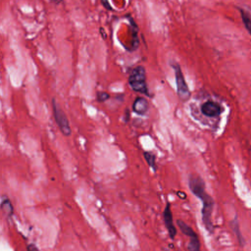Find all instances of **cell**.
<instances>
[{
  "instance_id": "17",
  "label": "cell",
  "mask_w": 251,
  "mask_h": 251,
  "mask_svg": "<svg viewBox=\"0 0 251 251\" xmlns=\"http://www.w3.org/2000/svg\"><path fill=\"white\" fill-rule=\"evenodd\" d=\"M250 151H251V148H250Z\"/></svg>"
},
{
  "instance_id": "10",
  "label": "cell",
  "mask_w": 251,
  "mask_h": 251,
  "mask_svg": "<svg viewBox=\"0 0 251 251\" xmlns=\"http://www.w3.org/2000/svg\"><path fill=\"white\" fill-rule=\"evenodd\" d=\"M230 225H231V228H232V230H233V232H234V234H235V237H236L238 243H239L241 246H243L244 243H245V239H244V237H243V235H242V232H241V230H240L239 223H238L236 217L231 221Z\"/></svg>"
},
{
  "instance_id": "12",
  "label": "cell",
  "mask_w": 251,
  "mask_h": 251,
  "mask_svg": "<svg viewBox=\"0 0 251 251\" xmlns=\"http://www.w3.org/2000/svg\"><path fill=\"white\" fill-rule=\"evenodd\" d=\"M144 159L146 161V163L148 164V166L155 172L157 170V165H156V156L155 154H153L152 152L149 151H145L143 153Z\"/></svg>"
},
{
  "instance_id": "4",
  "label": "cell",
  "mask_w": 251,
  "mask_h": 251,
  "mask_svg": "<svg viewBox=\"0 0 251 251\" xmlns=\"http://www.w3.org/2000/svg\"><path fill=\"white\" fill-rule=\"evenodd\" d=\"M176 226L179 227L180 231L189 239L187 244L188 251H201L200 239L197 232L182 220H176Z\"/></svg>"
},
{
  "instance_id": "13",
  "label": "cell",
  "mask_w": 251,
  "mask_h": 251,
  "mask_svg": "<svg viewBox=\"0 0 251 251\" xmlns=\"http://www.w3.org/2000/svg\"><path fill=\"white\" fill-rule=\"evenodd\" d=\"M109 98H110V96H109V94L106 93V92H98V93H97V99H98V101H100V102H104V101H106V100L109 99Z\"/></svg>"
},
{
  "instance_id": "1",
  "label": "cell",
  "mask_w": 251,
  "mask_h": 251,
  "mask_svg": "<svg viewBox=\"0 0 251 251\" xmlns=\"http://www.w3.org/2000/svg\"><path fill=\"white\" fill-rule=\"evenodd\" d=\"M188 187L190 191L202 202L201 217L202 223L205 226V229L212 234L214 232V225L212 222V214L214 209V199L206 191L205 181L203 178L197 175H190L188 177Z\"/></svg>"
},
{
  "instance_id": "5",
  "label": "cell",
  "mask_w": 251,
  "mask_h": 251,
  "mask_svg": "<svg viewBox=\"0 0 251 251\" xmlns=\"http://www.w3.org/2000/svg\"><path fill=\"white\" fill-rule=\"evenodd\" d=\"M52 111H53V116L56 121V124L59 126L61 132L65 136H70L72 133V130H71L69 120H68L66 114L64 113V111L58 105L55 98L52 99Z\"/></svg>"
},
{
  "instance_id": "11",
  "label": "cell",
  "mask_w": 251,
  "mask_h": 251,
  "mask_svg": "<svg viewBox=\"0 0 251 251\" xmlns=\"http://www.w3.org/2000/svg\"><path fill=\"white\" fill-rule=\"evenodd\" d=\"M239 13L245 28L251 34V13L242 8H239Z\"/></svg>"
},
{
  "instance_id": "3",
  "label": "cell",
  "mask_w": 251,
  "mask_h": 251,
  "mask_svg": "<svg viewBox=\"0 0 251 251\" xmlns=\"http://www.w3.org/2000/svg\"><path fill=\"white\" fill-rule=\"evenodd\" d=\"M171 67H172V69L174 70V73H175L177 96H178V98L181 101L185 102V101H187L190 98L191 94H190V90H189V88H188V86H187V84L185 82V79H184L181 68L175 61L171 62Z\"/></svg>"
},
{
  "instance_id": "9",
  "label": "cell",
  "mask_w": 251,
  "mask_h": 251,
  "mask_svg": "<svg viewBox=\"0 0 251 251\" xmlns=\"http://www.w3.org/2000/svg\"><path fill=\"white\" fill-rule=\"evenodd\" d=\"M0 205H1V210L3 214L7 217V219L12 218L14 215V206L7 195H2Z\"/></svg>"
},
{
  "instance_id": "16",
  "label": "cell",
  "mask_w": 251,
  "mask_h": 251,
  "mask_svg": "<svg viewBox=\"0 0 251 251\" xmlns=\"http://www.w3.org/2000/svg\"><path fill=\"white\" fill-rule=\"evenodd\" d=\"M51 1H52L54 4H60L63 0H51Z\"/></svg>"
},
{
  "instance_id": "15",
  "label": "cell",
  "mask_w": 251,
  "mask_h": 251,
  "mask_svg": "<svg viewBox=\"0 0 251 251\" xmlns=\"http://www.w3.org/2000/svg\"><path fill=\"white\" fill-rule=\"evenodd\" d=\"M101 3L107 10H112V7L109 4V0H101Z\"/></svg>"
},
{
  "instance_id": "8",
  "label": "cell",
  "mask_w": 251,
  "mask_h": 251,
  "mask_svg": "<svg viewBox=\"0 0 251 251\" xmlns=\"http://www.w3.org/2000/svg\"><path fill=\"white\" fill-rule=\"evenodd\" d=\"M148 101L143 97H136L132 103V111L137 115H144L148 111Z\"/></svg>"
},
{
  "instance_id": "2",
  "label": "cell",
  "mask_w": 251,
  "mask_h": 251,
  "mask_svg": "<svg viewBox=\"0 0 251 251\" xmlns=\"http://www.w3.org/2000/svg\"><path fill=\"white\" fill-rule=\"evenodd\" d=\"M128 84L133 91L142 93L144 95H149L146 83V73L142 66H137L131 71L128 76Z\"/></svg>"
},
{
  "instance_id": "6",
  "label": "cell",
  "mask_w": 251,
  "mask_h": 251,
  "mask_svg": "<svg viewBox=\"0 0 251 251\" xmlns=\"http://www.w3.org/2000/svg\"><path fill=\"white\" fill-rule=\"evenodd\" d=\"M163 220H164V224H165V226L167 228V231H168V233L170 235V238L171 239H175V237L176 235V226L174 224L172 206H171L170 202H168L167 205L164 208Z\"/></svg>"
},
{
  "instance_id": "14",
  "label": "cell",
  "mask_w": 251,
  "mask_h": 251,
  "mask_svg": "<svg viewBox=\"0 0 251 251\" xmlns=\"http://www.w3.org/2000/svg\"><path fill=\"white\" fill-rule=\"evenodd\" d=\"M26 251H40V250L34 243H28L26 246Z\"/></svg>"
},
{
  "instance_id": "7",
  "label": "cell",
  "mask_w": 251,
  "mask_h": 251,
  "mask_svg": "<svg viewBox=\"0 0 251 251\" xmlns=\"http://www.w3.org/2000/svg\"><path fill=\"white\" fill-rule=\"evenodd\" d=\"M223 111V108L220 104H218L215 101H206L201 106V113L209 118H215L221 115Z\"/></svg>"
}]
</instances>
